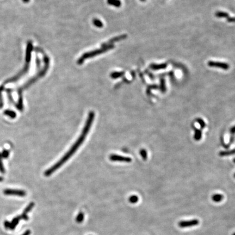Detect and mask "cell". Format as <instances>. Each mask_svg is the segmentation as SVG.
I'll use <instances>...</instances> for the list:
<instances>
[{
	"label": "cell",
	"instance_id": "1",
	"mask_svg": "<svg viewBox=\"0 0 235 235\" xmlns=\"http://www.w3.org/2000/svg\"><path fill=\"white\" fill-rule=\"evenodd\" d=\"M94 117H95L94 112L93 111L90 112L86 122V124L84 126V129L82 130V133L81 134L80 137L78 138V139L76 140L74 144L72 146L71 148L69 149V150L62 157V158H61L57 163L52 167H50L49 169L45 171L44 173L45 176H50L53 173H55L56 170H58L60 167H62L63 164L66 163L69 159L70 158L71 156L78 150L81 146L83 144L87 137V134L89 133L90 129L93 124Z\"/></svg>",
	"mask_w": 235,
	"mask_h": 235
},
{
	"label": "cell",
	"instance_id": "2",
	"mask_svg": "<svg viewBox=\"0 0 235 235\" xmlns=\"http://www.w3.org/2000/svg\"><path fill=\"white\" fill-rule=\"evenodd\" d=\"M114 47H115L114 45H108L107 47H102V49L94 50L93 51L85 53H84L82 56L80 58L78 59V64H79V65H81V64H82L84 63L85 59L89 58H92V57H94V56L99 55H100V54H102L103 53H105L106 51H108V50H109L114 49Z\"/></svg>",
	"mask_w": 235,
	"mask_h": 235
},
{
	"label": "cell",
	"instance_id": "3",
	"mask_svg": "<svg viewBox=\"0 0 235 235\" xmlns=\"http://www.w3.org/2000/svg\"><path fill=\"white\" fill-rule=\"evenodd\" d=\"M3 194L6 195H16L20 197H24L27 193L24 190L16 189H6L3 191Z\"/></svg>",
	"mask_w": 235,
	"mask_h": 235
},
{
	"label": "cell",
	"instance_id": "4",
	"mask_svg": "<svg viewBox=\"0 0 235 235\" xmlns=\"http://www.w3.org/2000/svg\"><path fill=\"white\" fill-rule=\"evenodd\" d=\"M199 224V221L198 219H192L180 221L179 223H178V225L181 228H186L198 225Z\"/></svg>",
	"mask_w": 235,
	"mask_h": 235
},
{
	"label": "cell",
	"instance_id": "5",
	"mask_svg": "<svg viewBox=\"0 0 235 235\" xmlns=\"http://www.w3.org/2000/svg\"><path fill=\"white\" fill-rule=\"evenodd\" d=\"M208 65L210 67L222 69L225 70H227L230 68V65L229 64L226 63H223V62L210 61V62H208Z\"/></svg>",
	"mask_w": 235,
	"mask_h": 235
},
{
	"label": "cell",
	"instance_id": "6",
	"mask_svg": "<svg viewBox=\"0 0 235 235\" xmlns=\"http://www.w3.org/2000/svg\"><path fill=\"white\" fill-rule=\"evenodd\" d=\"M109 159L112 161L115 162H126L129 163L132 161V159L130 157H124L120 155H115L112 154L109 156Z\"/></svg>",
	"mask_w": 235,
	"mask_h": 235
},
{
	"label": "cell",
	"instance_id": "7",
	"mask_svg": "<svg viewBox=\"0 0 235 235\" xmlns=\"http://www.w3.org/2000/svg\"><path fill=\"white\" fill-rule=\"evenodd\" d=\"M34 206V202H32L29 204L28 206L26 207V208H25L24 211V212H23V213L21 215H20V217H21V219L25 220H28V216H27V214H28L29 212H30V211L32 210V208H33Z\"/></svg>",
	"mask_w": 235,
	"mask_h": 235
},
{
	"label": "cell",
	"instance_id": "8",
	"mask_svg": "<svg viewBox=\"0 0 235 235\" xmlns=\"http://www.w3.org/2000/svg\"><path fill=\"white\" fill-rule=\"evenodd\" d=\"M126 38H127V35H125V34L119 36V37L114 38H113V39H112L109 40L107 43L103 44L102 45V47H107L108 45H110V44H113L115 42H117V41H120V40H124L125 39H126Z\"/></svg>",
	"mask_w": 235,
	"mask_h": 235
},
{
	"label": "cell",
	"instance_id": "9",
	"mask_svg": "<svg viewBox=\"0 0 235 235\" xmlns=\"http://www.w3.org/2000/svg\"><path fill=\"white\" fill-rule=\"evenodd\" d=\"M167 63H163V64H151L150 65V68L153 70H158L160 69H163L166 68L167 67Z\"/></svg>",
	"mask_w": 235,
	"mask_h": 235
},
{
	"label": "cell",
	"instance_id": "10",
	"mask_svg": "<svg viewBox=\"0 0 235 235\" xmlns=\"http://www.w3.org/2000/svg\"><path fill=\"white\" fill-rule=\"evenodd\" d=\"M32 49H33L32 44L31 42H30L28 44L27 50V55H26V60H27V62H30V60H31V52H32Z\"/></svg>",
	"mask_w": 235,
	"mask_h": 235
},
{
	"label": "cell",
	"instance_id": "11",
	"mask_svg": "<svg viewBox=\"0 0 235 235\" xmlns=\"http://www.w3.org/2000/svg\"><path fill=\"white\" fill-rule=\"evenodd\" d=\"M4 115H6L7 116L12 118V119H15L16 117V112L10 110V109H6L4 111Z\"/></svg>",
	"mask_w": 235,
	"mask_h": 235
},
{
	"label": "cell",
	"instance_id": "12",
	"mask_svg": "<svg viewBox=\"0 0 235 235\" xmlns=\"http://www.w3.org/2000/svg\"><path fill=\"white\" fill-rule=\"evenodd\" d=\"M215 16L217 18H226V19H228L229 17V14L228 13L222 12V11L217 12L216 13V14H215Z\"/></svg>",
	"mask_w": 235,
	"mask_h": 235
},
{
	"label": "cell",
	"instance_id": "13",
	"mask_svg": "<svg viewBox=\"0 0 235 235\" xmlns=\"http://www.w3.org/2000/svg\"><path fill=\"white\" fill-rule=\"evenodd\" d=\"M107 3L109 5L115 7H120L121 5V2L120 0H107Z\"/></svg>",
	"mask_w": 235,
	"mask_h": 235
},
{
	"label": "cell",
	"instance_id": "14",
	"mask_svg": "<svg viewBox=\"0 0 235 235\" xmlns=\"http://www.w3.org/2000/svg\"><path fill=\"white\" fill-rule=\"evenodd\" d=\"M223 198H224V196L222 194H216L212 195V200L216 202H219L220 201H222Z\"/></svg>",
	"mask_w": 235,
	"mask_h": 235
},
{
	"label": "cell",
	"instance_id": "15",
	"mask_svg": "<svg viewBox=\"0 0 235 235\" xmlns=\"http://www.w3.org/2000/svg\"><path fill=\"white\" fill-rule=\"evenodd\" d=\"M124 74H125V72L124 71H122V72H112L111 74V77L112 78L116 79V78H117L122 77L123 76H124Z\"/></svg>",
	"mask_w": 235,
	"mask_h": 235
},
{
	"label": "cell",
	"instance_id": "16",
	"mask_svg": "<svg viewBox=\"0 0 235 235\" xmlns=\"http://www.w3.org/2000/svg\"><path fill=\"white\" fill-rule=\"evenodd\" d=\"M93 24L98 28H102L103 27V24L101 21L98 19H94L93 20Z\"/></svg>",
	"mask_w": 235,
	"mask_h": 235
},
{
	"label": "cell",
	"instance_id": "17",
	"mask_svg": "<svg viewBox=\"0 0 235 235\" xmlns=\"http://www.w3.org/2000/svg\"><path fill=\"white\" fill-rule=\"evenodd\" d=\"M233 154H235V149L230 150V151H222L219 153V155L221 156H228V155H233Z\"/></svg>",
	"mask_w": 235,
	"mask_h": 235
},
{
	"label": "cell",
	"instance_id": "18",
	"mask_svg": "<svg viewBox=\"0 0 235 235\" xmlns=\"http://www.w3.org/2000/svg\"><path fill=\"white\" fill-rule=\"evenodd\" d=\"M201 134H202V133H201V130L195 129V134H194L195 140H199L200 139H201Z\"/></svg>",
	"mask_w": 235,
	"mask_h": 235
},
{
	"label": "cell",
	"instance_id": "19",
	"mask_svg": "<svg viewBox=\"0 0 235 235\" xmlns=\"http://www.w3.org/2000/svg\"><path fill=\"white\" fill-rule=\"evenodd\" d=\"M0 172L2 174L5 173L6 170L3 166V162H2V157L1 156V154L0 153Z\"/></svg>",
	"mask_w": 235,
	"mask_h": 235
},
{
	"label": "cell",
	"instance_id": "20",
	"mask_svg": "<svg viewBox=\"0 0 235 235\" xmlns=\"http://www.w3.org/2000/svg\"><path fill=\"white\" fill-rule=\"evenodd\" d=\"M129 201L132 204H135L138 201L139 198L137 195H132L129 198Z\"/></svg>",
	"mask_w": 235,
	"mask_h": 235
},
{
	"label": "cell",
	"instance_id": "21",
	"mask_svg": "<svg viewBox=\"0 0 235 235\" xmlns=\"http://www.w3.org/2000/svg\"><path fill=\"white\" fill-rule=\"evenodd\" d=\"M76 222L78 223H81L82 222V221L84 220V214L82 212H80L78 214V216L76 217Z\"/></svg>",
	"mask_w": 235,
	"mask_h": 235
},
{
	"label": "cell",
	"instance_id": "22",
	"mask_svg": "<svg viewBox=\"0 0 235 235\" xmlns=\"http://www.w3.org/2000/svg\"><path fill=\"white\" fill-rule=\"evenodd\" d=\"M1 154L2 157L3 158H7L10 156V151L7 150L6 149H4L3 151L2 152V153H1Z\"/></svg>",
	"mask_w": 235,
	"mask_h": 235
},
{
	"label": "cell",
	"instance_id": "23",
	"mask_svg": "<svg viewBox=\"0 0 235 235\" xmlns=\"http://www.w3.org/2000/svg\"><path fill=\"white\" fill-rule=\"evenodd\" d=\"M161 89L163 93H164L166 90V84H165V81L164 79L162 78L161 80Z\"/></svg>",
	"mask_w": 235,
	"mask_h": 235
},
{
	"label": "cell",
	"instance_id": "24",
	"mask_svg": "<svg viewBox=\"0 0 235 235\" xmlns=\"http://www.w3.org/2000/svg\"><path fill=\"white\" fill-rule=\"evenodd\" d=\"M140 155L142 156V157L143 158V160H146V158H147V152L146 151V150H144V149L141 150L140 151Z\"/></svg>",
	"mask_w": 235,
	"mask_h": 235
},
{
	"label": "cell",
	"instance_id": "25",
	"mask_svg": "<svg viewBox=\"0 0 235 235\" xmlns=\"http://www.w3.org/2000/svg\"><path fill=\"white\" fill-rule=\"evenodd\" d=\"M197 121H198V123L200 125L202 129L205 127V123L204 121L202 120L201 119H198Z\"/></svg>",
	"mask_w": 235,
	"mask_h": 235
},
{
	"label": "cell",
	"instance_id": "26",
	"mask_svg": "<svg viewBox=\"0 0 235 235\" xmlns=\"http://www.w3.org/2000/svg\"><path fill=\"white\" fill-rule=\"evenodd\" d=\"M3 106V101L2 95L0 96V108H2Z\"/></svg>",
	"mask_w": 235,
	"mask_h": 235
},
{
	"label": "cell",
	"instance_id": "27",
	"mask_svg": "<svg viewBox=\"0 0 235 235\" xmlns=\"http://www.w3.org/2000/svg\"><path fill=\"white\" fill-rule=\"evenodd\" d=\"M228 21L229 22H235V18H228Z\"/></svg>",
	"mask_w": 235,
	"mask_h": 235
},
{
	"label": "cell",
	"instance_id": "28",
	"mask_svg": "<svg viewBox=\"0 0 235 235\" xmlns=\"http://www.w3.org/2000/svg\"><path fill=\"white\" fill-rule=\"evenodd\" d=\"M31 234V231L30 230H27L25 231L22 235H30Z\"/></svg>",
	"mask_w": 235,
	"mask_h": 235
},
{
	"label": "cell",
	"instance_id": "29",
	"mask_svg": "<svg viewBox=\"0 0 235 235\" xmlns=\"http://www.w3.org/2000/svg\"><path fill=\"white\" fill-rule=\"evenodd\" d=\"M230 132L232 134H234L235 133V126L234 127H232L231 129H230Z\"/></svg>",
	"mask_w": 235,
	"mask_h": 235
},
{
	"label": "cell",
	"instance_id": "30",
	"mask_svg": "<svg viewBox=\"0 0 235 235\" xmlns=\"http://www.w3.org/2000/svg\"><path fill=\"white\" fill-rule=\"evenodd\" d=\"M22 1H23V2H25V3H27V2H28L30 1V0H22Z\"/></svg>",
	"mask_w": 235,
	"mask_h": 235
},
{
	"label": "cell",
	"instance_id": "31",
	"mask_svg": "<svg viewBox=\"0 0 235 235\" xmlns=\"http://www.w3.org/2000/svg\"><path fill=\"white\" fill-rule=\"evenodd\" d=\"M3 180V178L2 177H1V176H0V182L1 181H2Z\"/></svg>",
	"mask_w": 235,
	"mask_h": 235
},
{
	"label": "cell",
	"instance_id": "32",
	"mask_svg": "<svg viewBox=\"0 0 235 235\" xmlns=\"http://www.w3.org/2000/svg\"><path fill=\"white\" fill-rule=\"evenodd\" d=\"M140 1H142V2H146V0H140Z\"/></svg>",
	"mask_w": 235,
	"mask_h": 235
},
{
	"label": "cell",
	"instance_id": "33",
	"mask_svg": "<svg viewBox=\"0 0 235 235\" xmlns=\"http://www.w3.org/2000/svg\"><path fill=\"white\" fill-rule=\"evenodd\" d=\"M233 235H235V232L234 233V234H233Z\"/></svg>",
	"mask_w": 235,
	"mask_h": 235
},
{
	"label": "cell",
	"instance_id": "34",
	"mask_svg": "<svg viewBox=\"0 0 235 235\" xmlns=\"http://www.w3.org/2000/svg\"></svg>",
	"mask_w": 235,
	"mask_h": 235
}]
</instances>
